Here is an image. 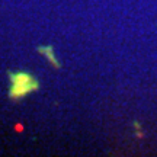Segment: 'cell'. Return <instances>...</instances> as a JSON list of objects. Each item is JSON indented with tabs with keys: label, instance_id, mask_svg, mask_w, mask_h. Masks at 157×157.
I'll use <instances>...</instances> for the list:
<instances>
[{
	"label": "cell",
	"instance_id": "obj_1",
	"mask_svg": "<svg viewBox=\"0 0 157 157\" xmlns=\"http://www.w3.org/2000/svg\"><path fill=\"white\" fill-rule=\"evenodd\" d=\"M7 76L10 78V87L7 93L10 101H21L39 89L38 78L29 71H7Z\"/></svg>",
	"mask_w": 157,
	"mask_h": 157
},
{
	"label": "cell",
	"instance_id": "obj_2",
	"mask_svg": "<svg viewBox=\"0 0 157 157\" xmlns=\"http://www.w3.org/2000/svg\"><path fill=\"white\" fill-rule=\"evenodd\" d=\"M36 51H38L39 54H42V56L48 60V63H50L52 67H56L57 70L61 68V64L57 60L56 51H54V47H52V45H39V47H36Z\"/></svg>",
	"mask_w": 157,
	"mask_h": 157
}]
</instances>
